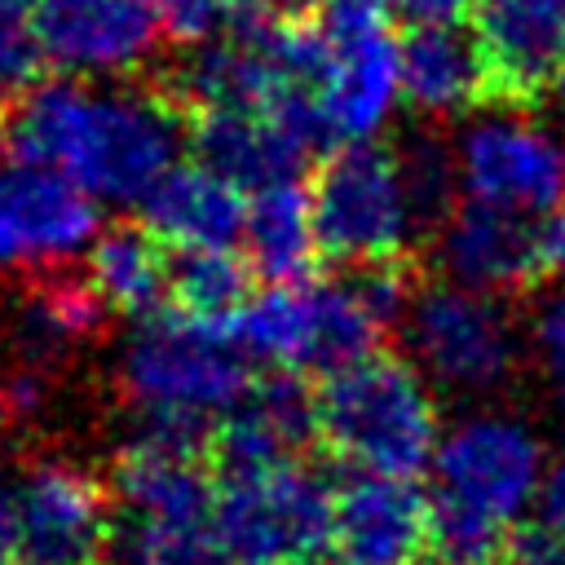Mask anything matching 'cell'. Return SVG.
Segmentation results:
<instances>
[{
	"instance_id": "obj_6",
	"label": "cell",
	"mask_w": 565,
	"mask_h": 565,
	"mask_svg": "<svg viewBox=\"0 0 565 565\" xmlns=\"http://www.w3.org/2000/svg\"><path fill=\"white\" fill-rule=\"evenodd\" d=\"M309 124L318 141H371L402 97V35L375 0H327L309 22Z\"/></svg>"
},
{
	"instance_id": "obj_15",
	"label": "cell",
	"mask_w": 565,
	"mask_h": 565,
	"mask_svg": "<svg viewBox=\"0 0 565 565\" xmlns=\"http://www.w3.org/2000/svg\"><path fill=\"white\" fill-rule=\"evenodd\" d=\"M44 53L71 79H124L141 71L163 35L150 0H44Z\"/></svg>"
},
{
	"instance_id": "obj_27",
	"label": "cell",
	"mask_w": 565,
	"mask_h": 565,
	"mask_svg": "<svg viewBox=\"0 0 565 565\" xmlns=\"http://www.w3.org/2000/svg\"><path fill=\"white\" fill-rule=\"evenodd\" d=\"M119 565H230L212 516L199 521H124Z\"/></svg>"
},
{
	"instance_id": "obj_17",
	"label": "cell",
	"mask_w": 565,
	"mask_h": 565,
	"mask_svg": "<svg viewBox=\"0 0 565 565\" xmlns=\"http://www.w3.org/2000/svg\"><path fill=\"white\" fill-rule=\"evenodd\" d=\"M318 137L282 110H260V106H221V110H199L194 146L207 168L230 177L238 190H265L296 181V172L309 159V146Z\"/></svg>"
},
{
	"instance_id": "obj_3",
	"label": "cell",
	"mask_w": 565,
	"mask_h": 565,
	"mask_svg": "<svg viewBox=\"0 0 565 565\" xmlns=\"http://www.w3.org/2000/svg\"><path fill=\"white\" fill-rule=\"evenodd\" d=\"M411 287L393 265H366L349 278H282L247 296L230 318L252 362L282 375H335L375 353L384 331L402 327Z\"/></svg>"
},
{
	"instance_id": "obj_16",
	"label": "cell",
	"mask_w": 565,
	"mask_h": 565,
	"mask_svg": "<svg viewBox=\"0 0 565 565\" xmlns=\"http://www.w3.org/2000/svg\"><path fill=\"white\" fill-rule=\"evenodd\" d=\"M115 499L124 521H199L212 516L216 486L199 459V433L141 419L115 463Z\"/></svg>"
},
{
	"instance_id": "obj_2",
	"label": "cell",
	"mask_w": 565,
	"mask_h": 565,
	"mask_svg": "<svg viewBox=\"0 0 565 565\" xmlns=\"http://www.w3.org/2000/svg\"><path fill=\"white\" fill-rule=\"evenodd\" d=\"M547 477L539 433L508 411L455 419L428 463L433 556L441 565H494L534 512Z\"/></svg>"
},
{
	"instance_id": "obj_14",
	"label": "cell",
	"mask_w": 565,
	"mask_h": 565,
	"mask_svg": "<svg viewBox=\"0 0 565 565\" xmlns=\"http://www.w3.org/2000/svg\"><path fill=\"white\" fill-rule=\"evenodd\" d=\"M331 565H419L433 556V508L411 477L353 472L331 494Z\"/></svg>"
},
{
	"instance_id": "obj_10",
	"label": "cell",
	"mask_w": 565,
	"mask_h": 565,
	"mask_svg": "<svg viewBox=\"0 0 565 565\" xmlns=\"http://www.w3.org/2000/svg\"><path fill=\"white\" fill-rule=\"evenodd\" d=\"M309 62H313L309 22L243 18L234 31H221L194 44V53L181 66V93L199 110H221V106L282 110V115H296L313 132Z\"/></svg>"
},
{
	"instance_id": "obj_23",
	"label": "cell",
	"mask_w": 565,
	"mask_h": 565,
	"mask_svg": "<svg viewBox=\"0 0 565 565\" xmlns=\"http://www.w3.org/2000/svg\"><path fill=\"white\" fill-rule=\"evenodd\" d=\"M243 256L256 274L269 282L300 278L309 274L318 247V221H313V199L296 185H265L247 194V221H243Z\"/></svg>"
},
{
	"instance_id": "obj_11",
	"label": "cell",
	"mask_w": 565,
	"mask_h": 565,
	"mask_svg": "<svg viewBox=\"0 0 565 565\" xmlns=\"http://www.w3.org/2000/svg\"><path fill=\"white\" fill-rule=\"evenodd\" d=\"M463 199L547 221L565 203V132L525 110L468 115L450 150Z\"/></svg>"
},
{
	"instance_id": "obj_18",
	"label": "cell",
	"mask_w": 565,
	"mask_h": 565,
	"mask_svg": "<svg viewBox=\"0 0 565 565\" xmlns=\"http://www.w3.org/2000/svg\"><path fill=\"white\" fill-rule=\"evenodd\" d=\"M472 35L481 44L490 88L534 97L565 66V0H477Z\"/></svg>"
},
{
	"instance_id": "obj_31",
	"label": "cell",
	"mask_w": 565,
	"mask_h": 565,
	"mask_svg": "<svg viewBox=\"0 0 565 565\" xmlns=\"http://www.w3.org/2000/svg\"><path fill=\"white\" fill-rule=\"evenodd\" d=\"M508 556L512 565H565V543L552 530L534 525V530H516V539L508 543Z\"/></svg>"
},
{
	"instance_id": "obj_33",
	"label": "cell",
	"mask_w": 565,
	"mask_h": 565,
	"mask_svg": "<svg viewBox=\"0 0 565 565\" xmlns=\"http://www.w3.org/2000/svg\"><path fill=\"white\" fill-rule=\"evenodd\" d=\"M0 402H4V411H9V415H18V419L40 415V406H44V380H40V371H35V366H26V371L9 375V380H4V388H0Z\"/></svg>"
},
{
	"instance_id": "obj_21",
	"label": "cell",
	"mask_w": 565,
	"mask_h": 565,
	"mask_svg": "<svg viewBox=\"0 0 565 565\" xmlns=\"http://www.w3.org/2000/svg\"><path fill=\"white\" fill-rule=\"evenodd\" d=\"M318 433V393L300 388V375H269L252 384L225 415L216 450L225 468H256L296 459L300 446Z\"/></svg>"
},
{
	"instance_id": "obj_24",
	"label": "cell",
	"mask_w": 565,
	"mask_h": 565,
	"mask_svg": "<svg viewBox=\"0 0 565 565\" xmlns=\"http://www.w3.org/2000/svg\"><path fill=\"white\" fill-rule=\"evenodd\" d=\"M88 282L106 300V309L119 313H154L159 300L172 291V265L163 243L150 234V225H110L93 238L84 252Z\"/></svg>"
},
{
	"instance_id": "obj_7",
	"label": "cell",
	"mask_w": 565,
	"mask_h": 565,
	"mask_svg": "<svg viewBox=\"0 0 565 565\" xmlns=\"http://www.w3.org/2000/svg\"><path fill=\"white\" fill-rule=\"evenodd\" d=\"M322 256L366 269L393 265L428 225L406 159L375 141L340 146L309 185Z\"/></svg>"
},
{
	"instance_id": "obj_37",
	"label": "cell",
	"mask_w": 565,
	"mask_h": 565,
	"mask_svg": "<svg viewBox=\"0 0 565 565\" xmlns=\"http://www.w3.org/2000/svg\"><path fill=\"white\" fill-rule=\"evenodd\" d=\"M300 4H305V0H234V9H238L243 18H256V22H282V18H291Z\"/></svg>"
},
{
	"instance_id": "obj_35",
	"label": "cell",
	"mask_w": 565,
	"mask_h": 565,
	"mask_svg": "<svg viewBox=\"0 0 565 565\" xmlns=\"http://www.w3.org/2000/svg\"><path fill=\"white\" fill-rule=\"evenodd\" d=\"M388 4L411 22H459V13L472 9L477 0H388Z\"/></svg>"
},
{
	"instance_id": "obj_9",
	"label": "cell",
	"mask_w": 565,
	"mask_h": 565,
	"mask_svg": "<svg viewBox=\"0 0 565 565\" xmlns=\"http://www.w3.org/2000/svg\"><path fill=\"white\" fill-rule=\"evenodd\" d=\"M402 335L411 362L437 388L459 397L499 393L521 362V335L503 300L494 291H477L450 278L411 291Z\"/></svg>"
},
{
	"instance_id": "obj_8",
	"label": "cell",
	"mask_w": 565,
	"mask_h": 565,
	"mask_svg": "<svg viewBox=\"0 0 565 565\" xmlns=\"http://www.w3.org/2000/svg\"><path fill=\"white\" fill-rule=\"evenodd\" d=\"M327 481L296 455L256 468H225L212 525L230 565H305L327 556Z\"/></svg>"
},
{
	"instance_id": "obj_28",
	"label": "cell",
	"mask_w": 565,
	"mask_h": 565,
	"mask_svg": "<svg viewBox=\"0 0 565 565\" xmlns=\"http://www.w3.org/2000/svg\"><path fill=\"white\" fill-rule=\"evenodd\" d=\"M40 9L44 0H0V102L26 97L49 66Z\"/></svg>"
},
{
	"instance_id": "obj_34",
	"label": "cell",
	"mask_w": 565,
	"mask_h": 565,
	"mask_svg": "<svg viewBox=\"0 0 565 565\" xmlns=\"http://www.w3.org/2000/svg\"><path fill=\"white\" fill-rule=\"evenodd\" d=\"M0 565H22V516H18V481L0 477Z\"/></svg>"
},
{
	"instance_id": "obj_25",
	"label": "cell",
	"mask_w": 565,
	"mask_h": 565,
	"mask_svg": "<svg viewBox=\"0 0 565 565\" xmlns=\"http://www.w3.org/2000/svg\"><path fill=\"white\" fill-rule=\"evenodd\" d=\"M102 318H106V300L88 278H49L18 313V344L31 362H49L93 340Z\"/></svg>"
},
{
	"instance_id": "obj_22",
	"label": "cell",
	"mask_w": 565,
	"mask_h": 565,
	"mask_svg": "<svg viewBox=\"0 0 565 565\" xmlns=\"http://www.w3.org/2000/svg\"><path fill=\"white\" fill-rule=\"evenodd\" d=\"M490 93V71L481 44L459 22H415L402 35V97L437 119L472 115Z\"/></svg>"
},
{
	"instance_id": "obj_32",
	"label": "cell",
	"mask_w": 565,
	"mask_h": 565,
	"mask_svg": "<svg viewBox=\"0 0 565 565\" xmlns=\"http://www.w3.org/2000/svg\"><path fill=\"white\" fill-rule=\"evenodd\" d=\"M534 525L552 530L561 543H565V459L547 463V477H543V490H539V503H534Z\"/></svg>"
},
{
	"instance_id": "obj_4",
	"label": "cell",
	"mask_w": 565,
	"mask_h": 565,
	"mask_svg": "<svg viewBox=\"0 0 565 565\" xmlns=\"http://www.w3.org/2000/svg\"><path fill=\"white\" fill-rule=\"evenodd\" d=\"M247 366L252 358L230 322L177 305L154 309L132 327L119 353V384L141 419L199 433L252 388Z\"/></svg>"
},
{
	"instance_id": "obj_12",
	"label": "cell",
	"mask_w": 565,
	"mask_h": 565,
	"mask_svg": "<svg viewBox=\"0 0 565 565\" xmlns=\"http://www.w3.org/2000/svg\"><path fill=\"white\" fill-rule=\"evenodd\" d=\"M97 199L40 159L0 163V269L53 274L97 238Z\"/></svg>"
},
{
	"instance_id": "obj_20",
	"label": "cell",
	"mask_w": 565,
	"mask_h": 565,
	"mask_svg": "<svg viewBox=\"0 0 565 565\" xmlns=\"http://www.w3.org/2000/svg\"><path fill=\"white\" fill-rule=\"evenodd\" d=\"M146 225L163 247L177 252H212L234 247L243 238L247 221V190H238L216 168L177 163L146 199H141Z\"/></svg>"
},
{
	"instance_id": "obj_5",
	"label": "cell",
	"mask_w": 565,
	"mask_h": 565,
	"mask_svg": "<svg viewBox=\"0 0 565 565\" xmlns=\"http://www.w3.org/2000/svg\"><path fill=\"white\" fill-rule=\"evenodd\" d=\"M437 384L406 358H362L318 388V437L353 472L415 477L441 441Z\"/></svg>"
},
{
	"instance_id": "obj_30",
	"label": "cell",
	"mask_w": 565,
	"mask_h": 565,
	"mask_svg": "<svg viewBox=\"0 0 565 565\" xmlns=\"http://www.w3.org/2000/svg\"><path fill=\"white\" fill-rule=\"evenodd\" d=\"M150 9L159 13L168 35H177L185 44H203V40L221 35L234 0H150Z\"/></svg>"
},
{
	"instance_id": "obj_13",
	"label": "cell",
	"mask_w": 565,
	"mask_h": 565,
	"mask_svg": "<svg viewBox=\"0 0 565 565\" xmlns=\"http://www.w3.org/2000/svg\"><path fill=\"white\" fill-rule=\"evenodd\" d=\"M22 565H102L110 494L75 459H40L18 477Z\"/></svg>"
},
{
	"instance_id": "obj_26",
	"label": "cell",
	"mask_w": 565,
	"mask_h": 565,
	"mask_svg": "<svg viewBox=\"0 0 565 565\" xmlns=\"http://www.w3.org/2000/svg\"><path fill=\"white\" fill-rule=\"evenodd\" d=\"M247 256H234V247L212 252H181L172 265V296L181 309L230 322L247 300Z\"/></svg>"
},
{
	"instance_id": "obj_38",
	"label": "cell",
	"mask_w": 565,
	"mask_h": 565,
	"mask_svg": "<svg viewBox=\"0 0 565 565\" xmlns=\"http://www.w3.org/2000/svg\"><path fill=\"white\" fill-rule=\"evenodd\" d=\"M547 93H552V115H556V128L565 132V66H561V75L552 79V88H547Z\"/></svg>"
},
{
	"instance_id": "obj_29",
	"label": "cell",
	"mask_w": 565,
	"mask_h": 565,
	"mask_svg": "<svg viewBox=\"0 0 565 565\" xmlns=\"http://www.w3.org/2000/svg\"><path fill=\"white\" fill-rule=\"evenodd\" d=\"M530 349H534V366L543 375V388L552 397V406L565 419V287L552 291L530 322Z\"/></svg>"
},
{
	"instance_id": "obj_1",
	"label": "cell",
	"mask_w": 565,
	"mask_h": 565,
	"mask_svg": "<svg viewBox=\"0 0 565 565\" xmlns=\"http://www.w3.org/2000/svg\"><path fill=\"white\" fill-rule=\"evenodd\" d=\"M181 137L159 93L115 79L35 84L13 119L18 154L57 168L97 203H141L181 163Z\"/></svg>"
},
{
	"instance_id": "obj_36",
	"label": "cell",
	"mask_w": 565,
	"mask_h": 565,
	"mask_svg": "<svg viewBox=\"0 0 565 565\" xmlns=\"http://www.w3.org/2000/svg\"><path fill=\"white\" fill-rule=\"evenodd\" d=\"M539 234H543V265L565 278V203L543 221Z\"/></svg>"
},
{
	"instance_id": "obj_19",
	"label": "cell",
	"mask_w": 565,
	"mask_h": 565,
	"mask_svg": "<svg viewBox=\"0 0 565 565\" xmlns=\"http://www.w3.org/2000/svg\"><path fill=\"white\" fill-rule=\"evenodd\" d=\"M437 265L450 282L499 296L543 265V234L525 216L463 199L437 225Z\"/></svg>"
}]
</instances>
